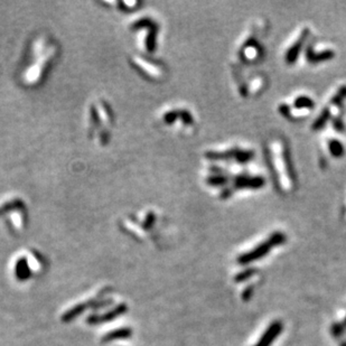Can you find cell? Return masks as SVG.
<instances>
[{"mask_svg": "<svg viewBox=\"0 0 346 346\" xmlns=\"http://www.w3.org/2000/svg\"><path fill=\"white\" fill-rule=\"evenodd\" d=\"M264 157L277 192L289 196L298 187V177L287 139L282 135L269 136L264 143Z\"/></svg>", "mask_w": 346, "mask_h": 346, "instance_id": "6da1fadb", "label": "cell"}, {"mask_svg": "<svg viewBox=\"0 0 346 346\" xmlns=\"http://www.w3.org/2000/svg\"><path fill=\"white\" fill-rule=\"evenodd\" d=\"M59 53V44L50 35L35 36L29 46L27 63L21 71V82L28 87L39 86L53 68Z\"/></svg>", "mask_w": 346, "mask_h": 346, "instance_id": "7a4b0ae2", "label": "cell"}, {"mask_svg": "<svg viewBox=\"0 0 346 346\" xmlns=\"http://www.w3.org/2000/svg\"><path fill=\"white\" fill-rule=\"evenodd\" d=\"M84 127L93 144L105 147L110 143L115 125L112 106L103 97H95L88 102L84 112Z\"/></svg>", "mask_w": 346, "mask_h": 346, "instance_id": "3957f363", "label": "cell"}, {"mask_svg": "<svg viewBox=\"0 0 346 346\" xmlns=\"http://www.w3.org/2000/svg\"><path fill=\"white\" fill-rule=\"evenodd\" d=\"M127 30L139 54L153 55L161 43V21L150 14H139L127 21Z\"/></svg>", "mask_w": 346, "mask_h": 346, "instance_id": "277c9868", "label": "cell"}, {"mask_svg": "<svg viewBox=\"0 0 346 346\" xmlns=\"http://www.w3.org/2000/svg\"><path fill=\"white\" fill-rule=\"evenodd\" d=\"M156 120L159 126L177 136L193 135L197 128V117L189 106L168 103L158 110Z\"/></svg>", "mask_w": 346, "mask_h": 346, "instance_id": "5b68a950", "label": "cell"}, {"mask_svg": "<svg viewBox=\"0 0 346 346\" xmlns=\"http://www.w3.org/2000/svg\"><path fill=\"white\" fill-rule=\"evenodd\" d=\"M346 101V84H341L333 91L324 105L322 106L316 118L310 125V129L314 132L325 130L331 127L335 131H343V110Z\"/></svg>", "mask_w": 346, "mask_h": 346, "instance_id": "8992f818", "label": "cell"}, {"mask_svg": "<svg viewBox=\"0 0 346 346\" xmlns=\"http://www.w3.org/2000/svg\"><path fill=\"white\" fill-rule=\"evenodd\" d=\"M255 155L256 153L252 148L234 144L231 146H225V147L208 149L206 152H204V158L208 163L243 167L255 158Z\"/></svg>", "mask_w": 346, "mask_h": 346, "instance_id": "52a82bcc", "label": "cell"}, {"mask_svg": "<svg viewBox=\"0 0 346 346\" xmlns=\"http://www.w3.org/2000/svg\"><path fill=\"white\" fill-rule=\"evenodd\" d=\"M161 212L154 207H145L136 213L127 214L122 219L121 225L128 232L136 237L146 239L157 225L161 224Z\"/></svg>", "mask_w": 346, "mask_h": 346, "instance_id": "ba28073f", "label": "cell"}, {"mask_svg": "<svg viewBox=\"0 0 346 346\" xmlns=\"http://www.w3.org/2000/svg\"><path fill=\"white\" fill-rule=\"evenodd\" d=\"M0 216L5 217L17 234L24 232L28 222V207L25 197L14 194L3 198L0 202Z\"/></svg>", "mask_w": 346, "mask_h": 346, "instance_id": "9c48e42d", "label": "cell"}, {"mask_svg": "<svg viewBox=\"0 0 346 346\" xmlns=\"http://www.w3.org/2000/svg\"><path fill=\"white\" fill-rule=\"evenodd\" d=\"M261 29L258 33L255 28L242 37L236 48V55L240 65L251 66L260 64L265 57V46L261 41Z\"/></svg>", "mask_w": 346, "mask_h": 346, "instance_id": "30bf717a", "label": "cell"}, {"mask_svg": "<svg viewBox=\"0 0 346 346\" xmlns=\"http://www.w3.org/2000/svg\"><path fill=\"white\" fill-rule=\"evenodd\" d=\"M316 108V101L307 93H297L289 100L278 105V112L290 122H300L307 119Z\"/></svg>", "mask_w": 346, "mask_h": 346, "instance_id": "8fae6325", "label": "cell"}, {"mask_svg": "<svg viewBox=\"0 0 346 346\" xmlns=\"http://www.w3.org/2000/svg\"><path fill=\"white\" fill-rule=\"evenodd\" d=\"M131 68L141 77L153 82H161L167 77L166 66L153 55H144L136 53L129 60Z\"/></svg>", "mask_w": 346, "mask_h": 346, "instance_id": "7c38bea8", "label": "cell"}, {"mask_svg": "<svg viewBox=\"0 0 346 346\" xmlns=\"http://www.w3.org/2000/svg\"><path fill=\"white\" fill-rule=\"evenodd\" d=\"M310 38H312V30L308 26H303L300 29L297 30L296 35H294V37L288 42L285 48H283V63L288 66L295 65L300 59V56L304 55L305 48L307 46Z\"/></svg>", "mask_w": 346, "mask_h": 346, "instance_id": "4fadbf2b", "label": "cell"}, {"mask_svg": "<svg viewBox=\"0 0 346 346\" xmlns=\"http://www.w3.org/2000/svg\"><path fill=\"white\" fill-rule=\"evenodd\" d=\"M303 56L305 57L307 64L315 66L334 60L336 56V51L330 44H324L316 41V39L310 38L307 46L305 48Z\"/></svg>", "mask_w": 346, "mask_h": 346, "instance_id": "5bb4252c", "label": "cell"}, {"mask_svg": "<svg viewBox=\"0 0 346 346\" xmlns=\"http://www.w3.org/2000/svg\"><path fill=\"white\" fill-rule=\"evenodd\" d=\"M285 240H286L285 234L281 232H274L271 237L267 239L265 241H263L262 243H260L259 246H257L255 249H252L250 252H247V254L239 257V262L248 263V262H251V261L262 258L263 256L269 254V251L271 250L273 247H278L282 245V243L285 242Z\"/></svg>", "mask_w": 346, "mask_h": 346, "instance_id": "9a60e30c", "label": "cell"}, {"mask_svg": "<svg viewBox=\"0 0 346 346\" xmlns=\"http://www.w3.org/2000/svg\"><path fill=\"white\" fill-rule=\"evenodd\" d=\"M268 86L267 78L263 74H251L249 78L239 81V92L243 97H256L260 95Z\"/></svg>", "mask_w": 346, "mask_h": 346, "instance_id": "2e32d148", "label": "cell"}, {"mask_svg": "<svg viewBox=\"0 0 346 346\" xmlns=\"http://www.w3.org/2000/svg\"><path fill=\"white\" fill-rule=\"evenodd\" d=\"M324 148H325L328 156L332 159H341L345 156L346 149L342 139L335 136L326 137L324 140Z\"/></svg>", "mask_w": 346, "mask_h": 346, "instance_id": "e0dca14e", "label": "cell"}, {"mask_svg": "<svg viewBox=\"0 0 346 346\" xmlns=\"http://www.w3.org/2000/svg\"><path fill=\"white\" fill-rule=\"evenodd\" d=\"M280 332H281V324L279 322L273 323L272 325L269 327V330L264 333V335L261 337L260 342L256 346H269L272 343V341L279 335V333Z\"/></svg>", "mask_w": 346, "mask_h": 346, "instance_id": "ac0fdd59", "label": "cell"}, {"mask_svg": "<svg viewBox=\"0 0 346 346\" xmlns=\"http://www.w3.org/2000/svg\"><path fill=\"white\" fill-rule=\"evenodd\" d=\"M252 273H254V271H251V270H248V271H246V272H242V273L239 274L237 280H238V281H240V280H245V279H247L248 277L251 276Z\"/></svg>", "mask_w": 346, "mask_h": 346, "instance_id": "d6986e66", "label": "cell"}, {"mask_svg": "<svg viewBox=\"0 0 346 346\" xmlns=\"http://www.w3.org/2000/svg\"><path fill=\"white\" fill-rule=\"evenodd\" d=\"M343 215H344V217L346 219V197H345L344 203H343Z\"/></svg>", "mask_w": 346, "mask_h": 346, "instance_id": "ffe728a7", "label": "cell"}]
</instances>
